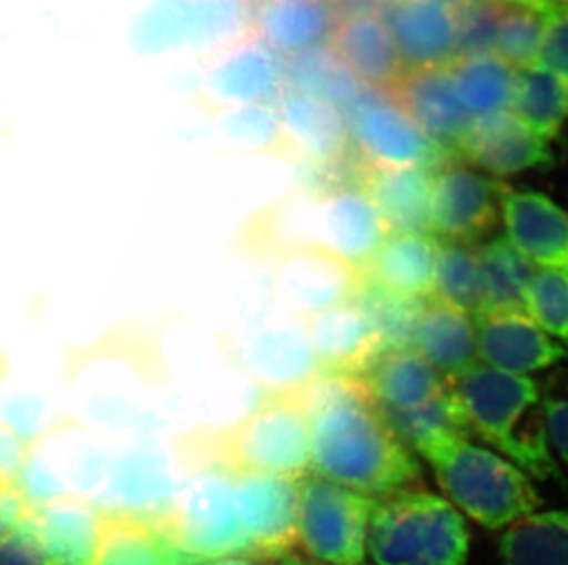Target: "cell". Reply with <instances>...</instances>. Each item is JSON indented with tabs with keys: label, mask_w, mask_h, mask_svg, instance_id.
I'll return each mask as SVG.
<instances>
[{
	"label": "cell",
	"mask_w": 568,
	"mask_h": 565,
	"mask_svg": "<svg viewBox=\"0 0 568 565\" xmlns=\"http://www.w3.org/2000/svg\"><path fill=\"white\" fill-rule=\"evenodd\" d=\"M450 382L471 432L505 453L528 477L558 480L561 470L552 453L545 404L534 380L475 366Z\"/></svg>",
	"instance_id": "obj_3"
},
{
	"label": "cell",
	"mask_w": 568,
	"mask_h": 565,
	"mask_svg": "<svg viewBox=\"0 0 568 565\" xmlns=\"http://www.w3.org/2000/svg\"><path fill=\"white\" fill-rule=\"evenodd\" d=\"M296 396L310 415L312 474L368 497L419 480L416 458L386 422L365 377L318 371Z\"/></svg>",
	"instance_id": "obj_1"
},
{
	"label": "cell",
	"mask_w": 568,
	"mask_h": 565,
	"mask_svg": "<svg viewBox=\"0 0 568 565\" xmlns=\"http://www.w3.org/2000/svg\"><path fill=\"white\" fill-rule=\"evenodd\" d=\"M385 22L405 70L444 69L458 61L455 2L394 0Z\"/></svg>",
	"instance_id": "obj_15"
},
{
	"label": "cell",
	"mask_w": 568,
	"mask_h": 565,
	"mask_svg": "<svg viewBox=\"0 0 568 565\" xmlns=\"http://www.w3.org/2000/svg\"><path fill=\"white\" fill-rule=\"evenodd\" d=\"M458 155L495 175H517L550 166L552 150L511 111L473 117Z\"/></svg>",
	"instance_id": "obj_21"
},
{
	"label": "cell",
	"mask_w": 568,
	"mask_h": 565,
	"mask_svg": "<svg viewBox=\"0 0 568 565\" xmlns=\"http://www.w3.org/2000/svg\"><path fill=\"white\" fill-rule=\"evenodd\" d=\"M376 502L307 474L298 494V544L318 565H371L368 528Z\"/></svg>",
	"instance_id": "obj_6"
},
{
	"label": "cell",
	"mask_w": 568,
	"mask_h": 565,
	"mask_svg": "<svg viewBox=\"0 0 568 565\" xmlns=\"http://www.w3.org/2000/svg\"><path fill=\"white\" fill-rule=\"evenodd\" d=\"M436 167H359L361 189L368 195L388 234H427Z\"/></svg>",
	"instance_id": "obj_23"
},
{
	"label": "cell",
	"mask_w": 568,
	"mask_h": 565,
	"mask_svg": "<svg viewBox=\"0 0 568 565\" xmlns=\"http://www.w3.org/2000/svg\"><path fill=\"white\" fill-rule=\"evenodd\" d=\"M27 459V443L13 430L0 424V485L17 483Z\"/></svg>",
	"instance_id": "obj_46"
},
{
	"label": "cell",
	"mask_w": 568,
	"mask_h": 565,
	"mask_svg": "<svg viewBox=\"0 0 568 565\" xmlns=\"http://www.w3.org/2000/svg\"><path fill=\"white\" fill-rule=\"evenodd\" d=\"M414 347L447 380L460 379L478 366L475 321L436 296L425 299Z\"/></svg>",
	"instance_id": "obj_27"
},
{
	"label": "cell",
	"mask_w": 568,
	"mask_h": 565,
	"mask_svg": "<svg viewBox=\"0 0 568 565\" xmlns=\"http://www.w3.org/2000/svg\"><path fill=\"white\" fill-rule=\"evenodd\" d=\"M386 232L361 187H335L318 195V248L343 257L365 273Z\"/></svg>",
	"instance_id": "obj_22"
},
{
	"label": "cell",
	"mask_w": 568,
	"mask_h": 565,
	"mask_svg": "<svg viewBox=\"0 0 568 565\" xmlns=\"http://www.w3.org/2000/svg\"><path fill=\"white\" fill-rule=\"evenodd\" d=\"M508 10L506 0H458V59L494 54L495 39Z\"/></svg>",
	"instance_id": "obj_41"
},
{
	"label": "cell",
	"mask_w": 568,
	"mask_h": 565,
	"mask_svg": "<svg viewBox=\"0 0 568 565\" xmlns=\"http://www.w3.org/2000/svg\"><path fill=\"white\" fill-rule=\"evenodd\" d=\"M438 239L430 234L386 235L365 274L377 285L408 298L435 296Z\"/></svg>",
	"instance_id": "obj_28"
},
{
	"label": "cell",
	"mask_w": 568,
	"mask_h": 565,
	"mask_svg": "<svg viewBox=\"0 0 568 565\" xmlns=\"http://www.w3.org/2000/svg\"><path fill=\"white\" fill-rule=\"evenodd\" d=\"M435 296L477 318L483 310V274L478 250L438 239Z\"/></svg>",
	"instance_id": "obj_37"
},
{
	"label": "cell",
	"mask_w": 568,
	"mask_h": 565,
	"mask_svg": "<svg viewBox=\"0 0 568 565\" xmlns=\"http://www.w3.org/2000/svg\"><path fill=\"white\" fill-rule=\"evenodd\" d=\"M306 327L322 373L365 377L386 352L374 321L357 301L326 310Z\"/></svg>",
	"instance_id": "obj_16"
},
{
	"label": "cell",
	"mask_w": 568,
	"mask_h": 565,
	"mask_svg": "<svg viewBox=\"0 0 568 565\" xmlns=\"http://www.w3.org/2000/svg\"><path fill=\"white\" fill-rule=\"evenodd\" d=\"M0 565H50L36 522V511L0 544Z\"/></svg>",
	"instance_id": "obj_42"
},
{
	"label": "cell",
	"mask_w": 568,
	"mask_h": 565,
	"mask_svg": "<svg viewBox=\"0 0 568 565\" xmlns=\"http://www.w3.org/2000/svg\"><path fill=\"white\" fill-rule=\"evenodd\" d=\"M545 33V13L508 4L499 33L495 39L494 54L511 64L515 70L537 64Z\"/></svg>",
	"instance_id": "obj_40"
},
{
	"label": "cell",
	"mask_w": 568,
	"mask_h": 565,
	"mask_svg": "<svg viewBox=\"0 0 568 565\" xmlns=\"http://www.w3.org/2000/svg\"><path fill=\"white\" fill-rule=\"evenodd\" d=\"M343 114L365 166L438 167L450 161L385 92L368 89Z\"/></svg>",
	"instance_id": "obj_8"
},
{
	"label": "cell",
	"mask_w": 568,
	"mask_h": 565,
	"mask_svg": "<svg viewBox=\"0 0 568 565\" xmlns=\"http://www.w3.org/2000/svg\"><path fill=\"white\" fill-rule=\"evenodd\" d=\"M335 22L329 0H260L248 16V35L287 58L329 39Z\"/></svg>",
	"instance_id": "obj_24"
},
{
	"label": "cell",
	"mask_w": 568,
	"mask_h": 565,
	"mask_svg": "<svg viewBox=\"0 0 568 565\" xmlns=\"http://www.w3.org/2000/svg\"><path fill=\"white\" fill-rule=\"evenodd\" d=\"M442 2H458V0H442Z\"/></svg>",
	"instance_id": "obj_50"
},
{
	"label": "cell",
	"mask_w": 568,
	"mask_h": 565,
	"mask_svg": "<svg viewBox=\"0 0 568 565\" xmlns=\"http://www.w3.org/2000/svg\"><path fill=\"white\" fill-rule=\"evenodd\" d=\"M368 555L376 565H466V520L430 492H394L372 512Z\"/></svg>",
	"instance_id": "obj_4"
},
{
	"label": "cell",
	"mask_w": 568,
	"mask_h": 565,
	"mask_svg": "<svg viewBox=\"0 0 568 565\" xmlns=\"http://www.w3.org/2000/svg\"><path fill=\"white\" fill-rule=\"evenodd\" d=\"M511 113L539 138L550 140L568 122V78L541 64L517 72Z\"/></svg>",
	"instance_id": "obj_32"
},
{
	"label": "cell",
	"mask_w": 568,
	"mask_h": 565,
	"mask_svg": "<svg viewBox=\"0 0 568 565\" xmlns=\"http://www.w3.org/2000/svg\"><path fill=\"white\" fill-rule=\"evenodd\" d=\"M525 310L542 331L568 347V274L536 270L526 288Z\"/></svg>",
	"instance_id": "obj_39"
},
{
	"label": "cell",
	"mask_w": 568,
	"mask_h": 565,
	"mask_svg": "<svg viewBox=\"0 0 568 565\" xmlns=\"http://www.w3.org/2000/svg\"><path fill=\"white\" fill-rule=\"evenodd\" d=\"M284 155L312 166H332L348 147V127L341 109L285 85L273 103Z\"/></svg>",
	"instance_id": "obj_18"
},
{
	"label": "cell",
	"mask_w": 568,
	"mask_h": 565,
	"mask_svg": "<svg viewBox=\"0 0 568 565\" xmlns=\"http://www.w3.org/2000/svg\"><path fill=\"white\" fill-rule=\"evenodd\" d=\"M248 366L265 393L301 390L318 373L306 321L280 312L257 327L247 351Z\"/></svg>",
	"instance_id": "obj_20"
},
{
	"label": "cell",
	"mask_w": 568,
	"mask_h": 565,
	"mask_svg": "<svg viewBox=\"0 0 568 565\" xmlns=\"http://www.w3.org/2000/svg\"><path fill=\"white\" fill-rule=\"evenodd\" d=\"M506 2L520 6V8H528V10L539 11V13H548V11L568 6V0H506Z\"/></svg>",
	"instance_id": "obj_47"
},
{
	"label": "cell",
	"mask_w": 568,
	"mask_h": 565,
	"mask_svg": "<svg viewBox=\"0 0 568 565\" xmlns=\"http://www.w3.org/2000/svg\"><path fill=\"white\" fill-rule=\"evenodd\" d=\"M405 446L416 450L429 463L456 444L466 443L471 428L453 382L442 396L410 410L383 413Z\"/></svg>",
	"instance_id": "obj_30"
},
{
	"label": "cell",
	"mask_w": 568,
	"mask_h": 565,
	"mask_svg": "<svg viewBox=\"0 0 568 565\" xmlns=\"http://www.w3.org/2000/svg\"><path fill=\"white\" fill-rule=\"evenodd\" d=\"M418 123L419 129L445 155H458L473 116L456 96L450 66L405 70L390 91L385 92Z\"/></svg>",
	"instance_id": "obj_13"
},
{
	"label": "cell",
	"mask_w": 568,
	"mask_h": 565,
	"mask_svg": "<svg viewBox=\"0 0 568 565\" xmlns=\"http://www.w3.org/2000/svg\"><path fill=\"white\" fill-rule=\"evenodd\" d=\"M537 64L568 78V6L545 13V33Z\"/></svg>",
	"instance_id": "obj_43"
},
{
	"label": "cell",
	"mask_w": 568,
	"mask_h": 565,
	"mask_svg": "<svg viewBox=\"0 0 568 565\" xmlns=\"http://www.w3.org/2000/svg\"><path fill=\"white\" fill-rule=\"evenodd\" d=\"M505 182L480 175L471 167L444 162L433 175L430 229L440 240L471 245L494 232L500 219Z\"/></svg>",
	"instance_id": "obj_10"
},
{
	"label": "cell",
	"mask_w": 568,
	"mask_h": 565,
	"mask_svg": "<svg viewBox=\"0 0 568 565\" xmlns=\"http://www.w3.org/2000/svg\"><path fill=\"white\" fill-rule=\"evenodd\" d=\"M327 44L368 89L388 92L405 74L390 30L381 17L354 16L338 19Z\"/></svg>",
	"instance_id": "obj_26"
},
{
	"label": "cell",
	"mask_w": 568,
	"mask_h": 565,
	"mask_svg": "<svg viewBox=\"0 0 568 565\" xmlns=\"http://www.w3.org/2000/svg\"><path fill=\"white\" fill-rule=\"evenodd\" d=\"M36 522L50 565H97L103 508L64 494L41 503L36 508Z\"/></svg>",
	"instance_id": "obj_25"
},
{
	"label": "cell",
	"mask_w": 568,
	"mask_h": 565,
	"mask_svg": "<svg viewBox=\"0 0 568 565\" xmlns=\"http://www.w3.org/2000/svg\"><path fill=\"white\" fill-rule=\"evenodd\" d=\"M237 514L253 558L273 561L298 545L301 480L287 475L234 474Z\"/></svg>",
	"instance_id": "obj_12"
},
{
	"label": "cell",
	"mask_w": 568,
	"mask_h": 565,
	"mask_svg": "<svg viewBox=\"0 0 568 565\" xmlns=\"http://www.w3.org/2000/svg\"><path fill=\"white\" fill-rule=\"evenodd\" d=\"M285 85L337 109L363 94V83L327 43L284 58Z\"/></svg>",
	"instance_id": "obj_31"
},
{
	"label": "cell",
	"mask_w": 568,
	"mask_h": 565,
	"mask_svg": "<svg viewBox=\"0 0 568 565\" xmlns=\"http://www.w3.org/2000/svg\"><path fill=\"white\" fill-rule=\"evenodd\" d=\"M36 511L21 481L0 485V544L16 531L17 525Z\"/></svg>",
	"instance_id": "obj_45"
},
{
	"label": "cell",
	"mask_w": 568,
	"mask_h": 565,
	"mask_svg": "<svg viewBox=\"0 0 568 565\" xmlns=\"http://www.w3.org/2000/svg\"><path fill=\"white\" fill-rule=\"evenodd\" d=\"M517 72L495 54L460 58L450 64L456 96L473 117L508 111L517 86Z\"/></svg>",
	"instance_id": "obj_34"
},
{
	"label": "cell",
	"mask_w": 568,
	"mask_h": 565,
	"mask_svg": "<svg viewBox=\"0 0 568 565\" xmlns=\"http://www.w3.org/2000/svg\"><path fill=\"white\" fill-rule=\"evenodd\" d=\"M354 301L371 316L379 331L386 351L413 349L416 343V329L424 309V299L408 298L403 294L390 292L377 285L365 274L359 292Z\"/></svg>",
	"instance_id": "obj_36"
},
{
	"label": "cell",
	"mask_w": 568,
	"mask_h": 565,
	"mask_svg": "<svg viewBox=\"0 0 568 565\" xmlns=\"http://www.w3.org/2000/svg\"><path fill=\"white\" fill-rule=\"evenodd\" d=\"M455 507L478 525L499 531L536 514L541 497L530 477L506 459L475 444H456L429 461Z\"/></svg>",
	"instance_id": "obj_5"
},
{
	"label": "cell",
	"mask_w": 568,
	"mask_h": 565,
	"mask_svg": "<svg viewBox=\"0 0 568 565\" xmlns=\"http://www.w3.org/2000/svg\"><path fill=\"white\" fill-rule=\"evenodd\" d=\"M365 380L381 413L425 404L450 386V380L438 373L416 349L383 352Z\"/></svg>",
	"instance_id": "obj_29"
},
{
	"label": "cell",
	"mask_w": 568,
	"mask_h": 565,
	"mask_svg": "<svg viewBox=\"0 0 568 565\" xmlns=\"http://www.w3.org/2000/svg\"><path fill=\"white\" fill-rule=\"evenodd\" d=\"M363 278V270L322 248L287 251L274 265L280 304L302 321L354 301Z\"/></svg>",
	"instance_id": "obj_11"
},
{
	"label": "cell",
	"mask_w": 568,
	"mask_h": 565,
	"mask_svg": "<svg viewBox=\"0 0 568 565\" xmlns=\"http://www.w3.org/2000/svg\"><path fill=\"white\" fill-rule=\"evenodd\" d=\"M478 357L503 373H534L552 368L568 351L525 312H483L475 318Z\"/></svg>",
	"instance_id": "obj_17"
},
{
	"label": "cell",
	"mask_w": 568,
	"mask_h": 565,
	"mask_svg": "<svg viewBox=\"0 0 568 565\" xmlns=\"http://www.w3.org/2000/svg\"><path fill=\"white\" fill-rule=\"evenodd\" d=\"M483 274V312H525L526 288L536 267L515 250L506 235L478 248Z\"/></svg>",
	"instance_id": "obj_33"
},
{
	"label": "cell",
	"mask_w": 568,
	"mask_h": 565,
	"mask_svg": "<svg viewBox=\"0 0 568 565\" xmlns=\"http://www.w3.org/2000/svg\"><path fill=\"white\" fill-rule=\"evenodd\" d=\"M217 129L226 150L284 155L278 117L273 105H253L217 114Z\"/></svg>",
	"instance_id": "obj_38"
},
{
	"label": "cell",
	"mask_w": 568,
	"mask_h": 565,
	"mask_svg": "<svg viewBox=\"0 0 568 565\" xmlns=\"http://www.w3.org/2000/svg\"><path fill=\"white\" fill-rule=\"evenodd\" d=\"M268 565H318L310 558L295 555V553H287V555L276 556L273 561H267Z\"/></svg>",
	"instance_id": "obj_48"
},
{
	"label": "cell",
	"mask_w": 568,
	"mask_h": 565,
	"mask_svg": "<svg viewBox=\"0 0 568 565\" xmlns=\"http://www.w3.org/2000/svg\"><path fill=\"white\" fill-rule=\"evenodd\" d=\"M199 472L183 505L168 514L179 544L203 562L253 556L237 514L234 475L217 469Z\"/></svg>",
	"instance_id": "obj_7"
},
{
	"label": "cell",
	"mask_w": 568,
	"mask_h": 565,
	"mask_svg": "<svg viewBox=\"0 0 568 565\" xmlns=\"http://www.w3.org/2000/svg\"><path fill=\"white\" fill-rule=\"evenodd\" d=\"M503 565H568V512L545 511L506 528Z\"/></svg>",
	"instance_id": "obj_35"
},
{
	"label": "cell",
	"mask_w": 568,
	"mask_h": 565,
	"mask_svg": "<svg viewBox=\"0 0 568 565\" xmlns=\"http://www.w3.org/2000/svg\"><path fill=\"white\" fill-rule=\"evenodd\" d=\"M173 534L162 512L103 508V536L97 565H201Z\"/></svg>",
	"instance_id": "obj_19"
},
{
	"label": "cell",
	"mask_w": 568,
	"mask_h": 565,
	"mask_svg": "<svg viewBox=\"0 0 568 565\" xmlns=\"http://www.w3.org/2000/svg\"><path fill=\"white\" fill-rule=\"evenodd\" d=\"M500 217L520 256L542 270L568 274V214L545 193L503 187Z\"/></svg>",
	"instance_id": "obj_14"
},
{
	"label": "cell",
	"mask_w": 568,
	"mask_h": 565,
	"mask_svg": "<svg viewBox=\"0 0 568 565\" xmlns=\"http://www.w3.org/2000/svg\"><path fill=\"white\" fill-rule=\"evenodd\" d=\"M285 86L284 58L253 35L215 50L201 74V102L215 116L234 109L273 105Z\"/></svg>",
	"instance_id": "obj_9"
},
{
	"label": "cell",
	"mask_w": 568,
	"mask_h": 565,
	"mask_svg": "<svg viewBox=\"0 0 568 565\" xmlns=\"http://www.w3.org/2000/svg\"><path fill=\"white\" fill-rule=\"evenodd\" d=\"M542 404L547 413L548 438L568 469V384L550 388Z\"/></svg>",
	"instance_id": "obj_44"
},
{
	"label": "cell",
	"mask_w": 568,
	"mask_h": 565,
	"mask_svg": "<svg viewBox=\"0 0 568 565\" xmlns=\"http://www.w3.org/2000/svg\"><path fill=\"white\" fill-rule=\"evenodd\" d=\"M201 565H254L251 558L245 556H232V558H220V561L204 562Z\"/></svg>",
	"instance_id": "obj_49"
},
{
	"label": "cell",
	"mask_w": 568,
	"mask_h": 565,
	"mask_svg": "<svg viewBox=\"0 0 568 565\" xmlns=\"http://www.w3.org/2000/svg\"><path fill=\"white\" fill-rule=\"evenodd\" d=\"M186 443L190 464L197 470L263 472L293 480L312 474L310 415L296 391H263L242 421L215 432L192 433Z\"/></svg>",
	"instance_id": "obj_2"
}]
</instances>
